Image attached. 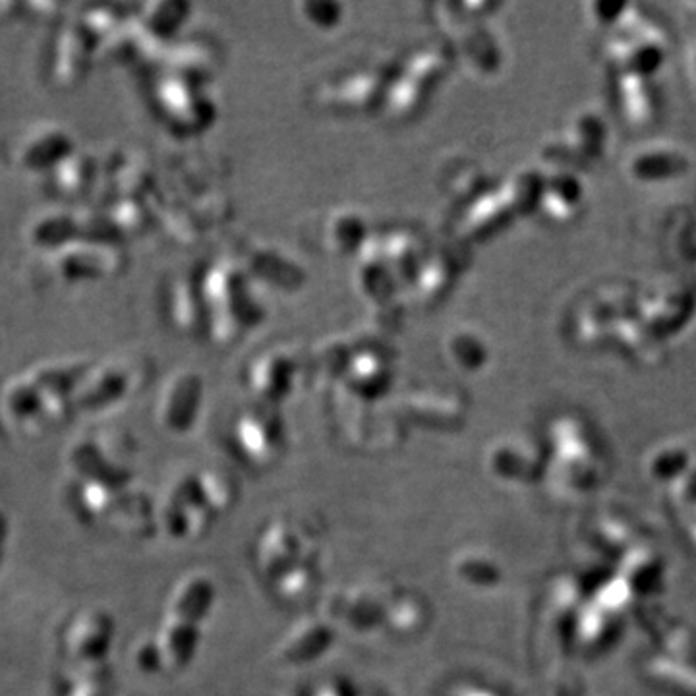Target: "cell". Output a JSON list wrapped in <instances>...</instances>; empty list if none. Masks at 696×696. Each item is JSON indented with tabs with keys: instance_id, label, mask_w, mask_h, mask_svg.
<instances>
[{
	"instance_id": "6da1fadb",
	"label": "cell",
	"mask_w": 696,
	"mask_h": 696,
	"mask_svg": "<svg viewBox=\"0 0 696 696\" xmlns=\"http://www.w3.org/2000/svg\"><path fill=\"white\" fill-rule=\"evenodd\" d=\"M625 169L637 182H667L689 173L691 157L681 145L654 142L629 153Z\"/></svg>"
},
{
	"instance_id": "7a4b0ae2",
	"label": "cell",
	"mask_w": 696,
	"mask_h": 696,
	"mask_svg": "<svg viewBox=\"0 0 696 696\" xmlns=\"http://www.w3.org/2000/svg\"><path fill=\"white\" fill-rule=\"evenodd\" d=\"M613 99L619 118L631 130L652 126L660 113L658 93L646 76L617 74L613 84Z\"/></svg>"
},
{
	"instance_id": "3957f363",
	"label": "cell",
	"mask_w": 696,
	"mask_h": 696,
	"mask_svg": "<svg viewBox=\"0 0 696 696\" xmlns=\"http://www.w3.org/2000/svg\"><path fill=\"white\" fill-rule=\"evenodd\" d=\"M540 211L553 223H571L584 205V190L575 171H559L540 192Z\"/></svg>"
},
{
	"instance_id": "277c9868",
	"label": "cell",
	"mask_w": 696,
	"mask_h": 696,
	"mask_svg": "<svg viewBox=\"0 0 696 696\" xmlns=\"http://www.w3.org/2000/svg\"><path fill=\"white\" fill-rule=\"evenodd\" d=\"M689 68H691V74L696 80V41L695 45L691 47V53H689Z\"/></svg>"
}]
</instances>
